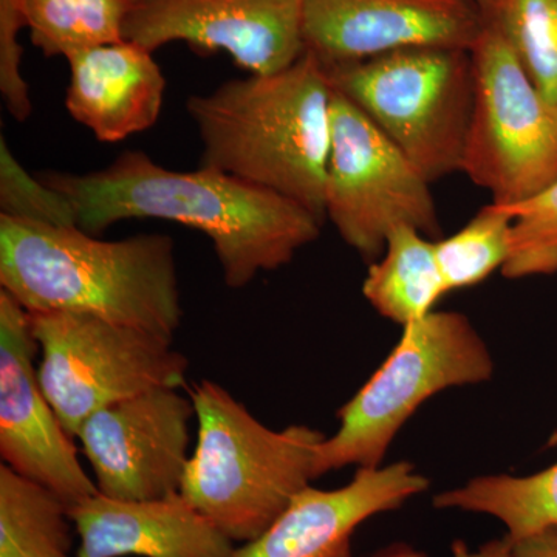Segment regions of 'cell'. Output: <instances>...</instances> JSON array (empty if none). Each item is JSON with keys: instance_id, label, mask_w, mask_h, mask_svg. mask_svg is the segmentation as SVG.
Instances as JSON below:
<instances>
[{"instance_id": "19", "label": "cell", "mask_w": 557, "mask_h": 557, "mask_svg": "<svg viewBox=\"0 0 557 557\" xmlns=\"http://www.w3.org/2000/svg\"><path fill=\"white\" fill-rule=\"evenodd\" d=\"M434 507L493 516L511 544L557 528V465L530 478L486 475L434 497Z\"/></svg>"}, {"instance_id": "21", "label": "cell", "mask_w": 557, "mask_h": 557, "mask_svg": "<svg viewBox=\"0 0 557 557\" xmlns=\"http://www.w3.org/2000/svg\"><path fill=\"white\" fill-rule=\"evenodd\" d=\"M479 9L537 89L557 106V0H485Z\"/></svg>"}, {"instance_id": "16", "label": "cell", "mask_w": 557, "mask_h": 557, "mask_svg": "<svg viewBox=\"0 0 557 557\" xmlns=\"http://www.w3.org/2000/svg\"><path fill=\"white\" fill-rule=\"evenodd\" d=\"M65 109L102 143H116L156 126L166 78L153 51L134 40L104 44L65 58Z\"/></svg>"}, {"instance_id": "6", "label": "cell", "mask_w": 557, "mask_h": 557, "mask_svg": "<svg viewBox=\"0 0 557 557\" xmlns=\"http://www.w3.org/2000/svg\"><path fill=\"white\" fill-rule=\"evenodd\" d=\"M486 344L465 314L432 311L406 325L401 339L338 417L341 426L319 445L317 475L339 468H379L403 424L428 398L448 387L493 376Z\"/></svg>"}, {"instance_id": "12", "label": "cell", "mask_w": 557, "mask_h": 557, "mask_svg": "<svg viewBox=\"0 0 557 557\" xmlns=\"http://www.w3.org/2000/svg\"><path fill=\"white\" fill-rule=\"evenodd\" d=\"M304 0H139L124 38L153 51L172 42L223 51L249 75H270L306 53Z\"/></svg>"}, {"instance_id": "17", "label": "cell", "mask_w": 557, "mask_h": 557, "mask_svg": "<svg viewBox=\"0 0 557 557\" xmlns=\"http://www.w3.org/2000/svg\"><path fill=\"white\" fill-rule=\"evenodd\" d=\"M362 295L381 317L403 327L426 318L448 295L435 242L412 226L392 231L383 258L370 265Z\"/></svg>"}, {"instance_id": "15", "label": "cell", "mask_w": 557, "mask_h": 557, "mask_svg": "<svg viewBox=\"0 0 557 557\" xmlns=\"http://www.w3.org/2000/svg\"><path fill=\"white\" fill-rule=\"evenodd\" d=\"M76 557H233L236 547L182 494L126 500L97 493L70 508Z\"/></svg>"}, {"instance_id": "14", "label": "cell", "mask_w": 557, "mask_h": 557, "mask_svg": "<svg viewBox=\"0 0 557 557\" xmlns=\"http://www.w3.org/2000/svg\"><path fill=\"white\" fill-rule=\"evenodd\" d=\"M429 482L408 461L359 468L338 490L307 486L255 541L233 557H351V537L366 520L394 511Z\"/></svg>"}, {"instance_id": "8", "label": "cell", "mask_w": 557, "mask_h": 557, "mask_svg": "<svg viewBox=\"0 0 557 557\" xmlns=\"http://www.w3.org/2000/svg\"><path fill=\"white\" fill-rule=\"evenodd\" d=\"M474 106L461 172L515 207L557 180V106L545 98L507 39L485 22L471 47Z\"/></svg>"}, {"instance_id": "18", "label": "cell", "mask_w": 557, "mask_h": 557, "mask_svg": "<svg viewBox=\"0 0 557 557\" xmlns=\"http://www.w3.org/2000/svg\"><path fill=\"white\" fill-rule=\"evenodd\" d=\"M72 527L61 497L2 463L0 557H76Z\"/></svg>"}, {"instance_id": "13", "label": "cell", "mask_w": 557, "mask_h": 557, "mask_svg": "<svg viewBox=\"0 0 557 557\" xmlns=\"http://www.w3.org/2000/svg\"><path fill=\"white\" fill-rule=\"evenodd\" d=\"M485 27L467 0H304V44L324 67L410 47L471 50Z\"/></svg>"}, {"instance_id": "9", "label": "cell", "mask_w": 557, "mask_h": 557, "mask_svg": "<svg viewBox=\"0 0 557 557\" xmlns=\"http://www.w3.org/2000/svg\"><path fill=\"white\" fill-rule=\"evenodd\" d=\"M431 185L354 102L333 89L325 218L348 247L375 260L398 226L437 237L442 228Z\"/></svg>"}, {"instance_id": "26", "label": "cell", "mask_w": 557, "mask_h": 557, "mask_svg": "<svg viewBox=\"0 0 557 557\" xmlns=\"http://www.w3.org/2000/svg\"><path fill=\"white\" fill-rule=\"evenodd\" d=\"M512 544L507 536L497 539V541L487 542L479 549L468 548L465 544H456L453 548L450 557H511ZM373 557H424L417 549L408 547V545H394L380 552Z\"/></svg>"}, {"instance_id": "25", "label": "cell", "mask_w": 557, "mask_h": 557, "mask_svg": "<svg viewBox=\"0 0 557 557\" xmlns=\"http://www.w3.org/2000/svg\"><path fill=\"white\" fill-rule=\"evenodd\" d=\"M25 28V0H0V91L14 120L30 119V87L22 75L24 50L20 33Z\"/></svg>"}, {"instance_id": "20", "label": "cell", "mask_w": 557, "mask_h": 557, "mask_svg": "<svg viewBox=\"0 0 557 557\" xmlns=\"http://www.w3.org/2000/svg\"><path fill=\"white\" fill-rule=\"evenodd\" d=\"M139 0H25V28L46 58L120 42Z\"/></svg>"}, {"instance_id": "7", "label": "cell", "mask_w": 557, "mask_h": 557, "mask_svg": "<svg viewBox=\"0 0 557 557\" xmlns=\"http://www.w3.org/2000/svg\"><path fill=\"white\" fill-rule=\"evenodd\" d=\"M28 314L40 348V386L73 438L97 410L186 384L188 358L171 339L83 311Z\"/></svg>"}, {"instance_id": "5", "label": "cell", "mask_w": 557, "mask_h": 557, "mask_svg": "<svg viewBox=\"0 0 557 557\" xmlns=\"http://www.w3.org/2000/svg\"><path fill=\"white\" fill-rule=\"evenodd\" d=\"M346 97L434 183L461 172L472 106L471 51L410 47L325 67Z\"/></svg>"}, {"instance_id": "22", "label": "cell", "mask_w": 557, "mask_h": 557, "mask_svg": "<svg viewBox=\"0 0 557 557\" xmlns=\"http://www.w3.org/2000/svg\"><path fill=\"white\" fill-rule=\"evenodd\" d=\"M515 215L502 205L480 209L453 236L435 242V252L446 292L474 287L490 274L504 269L511 255Z\"/></svg>"}, {"instance_id": "2", "label": "cell", "mask_w": 557, "mask_h": 557, "mask_svg": "<svg viewBox=\"0 0 557 557\" xmlns=\"http://www.w3.org/2000/svg\"><path fill=\"white\" fill-rule=\"evenodd\" d=\"M0 289L28 313L83 311L171 341L183 321L168 234L101 240L78 226L0 215Z\"/></svg>"}, {"instance_id": "11", "label": "cell", "mask_w": 557, "mask_h": 557, "mask_svg": "<svg viewBox=\"0 0 557 557\" xmlns=\"http://www.w3.org/2000/svg\"><path fill=\"white\" fill-rule=\"evenodd\" d=\"M30 314L0 289V456L17 474L46 486L70 508L98 493L72 435L40 386Z\"/></svg>"}, {"instance_id": "23", "label": "cell", "mask_w": 557, "mask_h": 557, "mask_svg": "<svg viewBox=\"0 0 557 557\" xmlns=\"http://www.w3.org/2000/svg\"><path fill=\"white\" fill-rule=\"evenodd\" d=\"M505 208L515 215V225L502 274L523 278L557 273V180L533 199Z\"/></svg>"}, {"instance_id": "3", "label": "cell", "mask_w": 557, "mask_h": 557, "mask_svg": "<svg viewBox=\"0 0 557 557\" xmlns=\"http://www.w3.org/2000/svg\"><path fill=\"white\" fill-rule=\"evenodd\" d=\"M332 102L327 70L307 51L281 72L190 95L200 166L273 190L324 223Z\"/></svg>"}, {"instance_id": "24", "label": "cell", "mask_w": 557, "mask_h": 557, "mask_svg": "<svg viewBox=\"0 0 557 557\" xmlns=\"http://www.w3.org/2000/svg\"><path fill=\"white\" fill-rule=\"evenodd\" d=\"M0 215L51 226H78L75 209L60 190L28 174L0 139Z\"/></svg>"}, {"instance_id": "28", "label": "cell", "mask_w": 557, "mask_h": 557, "mask_svg": "<svg viewBox=\"0 0 557 557\" xmlns=\"http://www.w3.org/2000/svg\"><path fill=\"white\" fill-rule=\"evenodd\" d=\"M467 2H472L475 3V5L480 7L482 5L483 2H485V0H467Z\"/></svg>"}, {"instance_id": "27", "label": "cell", "mask_w": 557, "mask_h": 557, "mask_svg": "<svg viewBox=\"0 0 557 557\" xmlns=\"http://www.w3.org/2000/svg\"><path fill=\"white\" fill-rule=\"evenodd\" d=\"M511 557H557V528L516 542Z\"/></svg>"}, {"instance_id": "1", "label": "cell", "mask_w": 557, "mask_h": 557, "mask_svg": "<svg viewBox=\"0 0 557 557\" xmlns=\"http://www.w3.org/2000/svg\"><path fill=\"white\" fill-rule=\"evenodd\" d=\"M73 205L78 228L97 234L132 219H160L211 240L230 288L288 265L324 223L273 190L212 168L172 171L141 150L120 153L102 170L36 174Z\"/></svg>"}, {"instance_id": "4", "label": "cell", "mask_w": 557, "mask_h": 557, "mask_svg": "<svg viewBox=\"0 0 557 557\" xmlns=\"http://www.w3.org/2000/svg\"><path fill=\"white\" fill-rule=\"evenodd\" d=\"M189 397L199 431L180 494L234 544H247L318 479L327 437L304 424L270 429L214 381L194 384Z\"/></svg>"}, {"instance_id": "10", "label": "cell", "mask_w": 557, "mask_h": 557, "mask_svg": "<svg viewBox=\"0 0 557 557\" xmlns=\"http://www.w3.org/2000/svg\"><path fill=\"white\" fill-rule=\"evenodd\" d=\"M196 408L178 388L159 387L91 413L78 432L98 493L148 500L180 493Z\"/></svg>"}]
</instances>
